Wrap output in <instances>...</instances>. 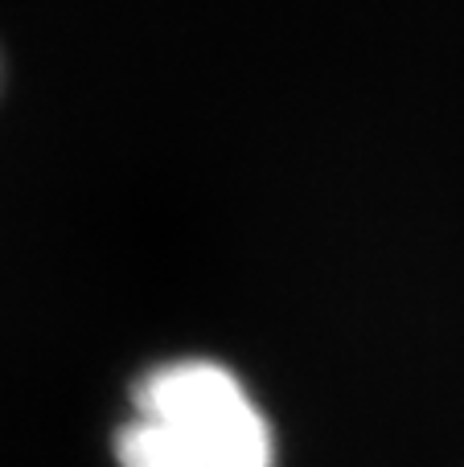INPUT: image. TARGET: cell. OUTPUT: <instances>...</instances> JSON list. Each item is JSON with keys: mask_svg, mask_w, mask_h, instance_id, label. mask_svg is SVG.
<instances>
[{"mask_svg": "<svg viewBox=\"0 0 464 467\" xmlns=\"http://www.w3.org/2000/svg\"><path fill=\"white\" fill-rule=\"evenodd\" d=\"M120 467H276V431L230 365L177 357L132 386Z\"/></svg>", "mask_w": 464, "mask_h": 467, "instance_id": "1", "label": "cell"}]
</instances>
